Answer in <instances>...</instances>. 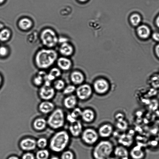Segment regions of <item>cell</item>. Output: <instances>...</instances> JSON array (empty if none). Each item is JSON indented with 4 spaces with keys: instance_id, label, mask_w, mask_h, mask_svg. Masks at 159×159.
I'll list each match as a JSON object with an SVG mask.
<instances>
[{
    "instance_id": "1",
    "label": "cell",
    "mask_w": 159,
    "mask_h": 159,
    "mask_svg": "<svg viewBox=\"0 0 159 159\" xmlns=\"http://www.w3.org/2000/svg\"><path fill=\"white\" fill-rule=\"evenodd\" d=\"M58 57V52L54 48L43 47L38 49L35 53L34 64L39 70H45L53 66Z\"/></svg>"
},
{
    "instance_id": "2",
    "label": "cell",
    "mask_w": 159,
    "mask_h": 159,
    "mask_svg": "<svg viewBox=\"0 0 159 159\" xmlns=\"http://www.w3.org/2000/svg\"><path fill=\"white\" fill-rule=\"evenodd\" d=\"M71 136L68 131L61 129L55 133L49 142L50 149L56 153H61L67 149L71 141Z\"/></svg>"
},
{
    "instance_id": "3",
    "label": "cell",
    "mask_w": 159,
    "mask_h": 159,
    "mask_svg": "<svg viewBox=\"0 0 159 159\" xmlns=\"http://www.w3.org/2000/svg\"><path fill=\"white\" fill-rule=\"evenodd\" d=\"M93 147L91 152L93 159H110L115 147L113 143L108 139L99 140Z\"/></svg>"
},
{
    "instance_id": "4",
    "label": "cell",
    "mask_w": 159,
    "mask_h": 159,
    "mask_svg": "<svg viewBox=\"0 0 159 159\" xmlns=\"http://www.w3.org/2000/svg\"><path fill=\"white\" fill-rule=\"evenodd\" d=\"M47 120L48 125L51 128L59 129L65 125L66 120V116L62 108H57L50 114Z\"/></svg>"
},
{
    "instance_id": "5",
    "label": "cell",
    "mask_w": 159,
    "mask_h": 159,
    "mask_svg": "<svg viewBox=\"0 0 159 159\" xmlns=\"http://www.w3.org/2000/svg\"><path fill=\"white\" fill-rule=\"evenodd\" d=\"M58 38L56 33L53 30L47 28L41 33L39 39L44 47L54 48L58 44Z\"/></svg>"
},
{
    "instance_id": "6",
    "label": "cell",
    "mask_w": 159,
    "mask_h": 159,
    "mask_svg": "<svg viewBox=\"0 0 159 159\" xmlns=\"http://www.w3.org/2000/svg\"><path fill=\"white\" fill-rule=\"evenodd\" d=\"M80 138L82 142L88 146H94L100 139L97 129L92 127L84 128Z\"/></svg>"
},
{
    "instance_id": "7",
    "label": "cell",
    "mask_w": 159,
    "mask_h": 159,
    "mask_svg": "<svg viewBox=\"0 0 159 159\" xmlns=\"http://www.w3.org/2000/svg\"><path fill=\"white\" fill-rule=\"evenodd\" d=\"M56 93L52 83L47 80L39 88L38 91V95L43 101H50L54 97Z\"/></svg>"
},
{
    "instance_id": "8",
    "label": "cell",
    "mask_w": 159,
    "mask_h": 159,
    "mask_svg": "<svg viewBox=\"0 0 159 159\" xmlns=\"http://www.w3.org/2000/svg\"><path fill=\"white\" fill-rule=\"evenodd\" d=\"M76 96L78 100L86 101L91 97L93 90L90 85L87 84L80 85L75 90Z\"/></svg>"
},
{
    "instance_id": "9",
    "label": "cell",
    "mask_w": 159,
    "mask_h": 159,
    "mask_svg": "<svg viewBox=\"0 0 159 159\" xmlns=\"http://www.w3.org/2000/svg\"><path fill=\"white\" fill-rule=\"evenodd\" d=\"M100 138L102 139H108L114 132V128L111 123L105 122L101 124L97 129Z\"/></svg>"
},
{
    "instance_id": "10",
    "label": "cell",
    "mask_w": 159,
    "mask_h": 159,
    "mask_svg": "<svg viewBox=\"0 0 159 159\" xmlns=\"http://www.w3.org/2000/svg\"><path fill=\"white\" fill-rule=\"evenodd\" d=\"M82 121L80 120L69 124L68 131L71 137H80L84 129Z\"/></svg>"
},
{
    "instance_id": "11",
    "label": "cell",
    "mask_w": 159,
    "mask_h": 159,
    "mask_svg": "<svg viewBox=\"0 0 159 159\" xmlns=\"http://www.w3.org/2000/svg\"><path fill=\"white\" fill-rule=\"evenodd\" d=\"M93 89L95 92L99 95H103L106 93L109 89V84L106 80L99 79L94 83Z\"/></svg>"
},
{
    "instance_id": "12",
    "label": "cell",
    "mask_w": 159,
    "mask_h": 159,
    "mask_svg": "<svg viewBox=\"0 0 159 159\" xmlns=\"http://www.w3.org/2000/svg\"><path fill=\"white\" fill-rule=\"evenodd\" d=\"M96 117L95 111L90 107H86L82 109L80 119L86 124H91L95 120Z\"/></svg>"
},
{
    "instance_id": "13",
    "label": "cell",
    "mask_w": 159,
    "mask_h": 159,
    "mask_svg": "<svg viewBox=\"0 0 159 159\" xmlns=\"http://www.w3.org/2000/svg\"><path fill=\"white\" fill-rule=\"evenodd\" d=\"M152 32L147 26L142 25L138 26L136 33L138 38L142 40H146L151 37Z\"/></svg>"
},
{
    "instance_id": "14",
    "label": "cell",
    "mask_w": 159,
    "mask_h": 159,
    "mask_svg": "<svg viewBox=\"0 0 159 159\" xmlns=\"http://www.w3.org/2000/svg\"><path fill=\"white\" fill-rule=\"evenodd\" d=\"M47 75V73L45 70H39L32 78V82L33 85L39 88L42 86L46 80Z\"/></svg>"
},
{
    "instance_id": "15",
    "label": "cell",
    "mask_w": 159,
    "mask_h": 159,
    "mask_svg": "<svg viewBox=\"0 0 159 159\" xmlns=\"http://www.w3.org/2000/svg\"><path fill=\"white\" fill-rule=\"evenodd\" d=\"M19 145L22 150L30 151L34 150L36 147V140L30 138H26L21 140Z\"/></svg>"
},
{
    "instance_id": "16",
    "label": "cell",
    "mask_w": 159,
    "mask_h": 159,
    "mask_svg": "<svg viewBox=\"0 0 159 159\" xmlns=\"http://www.w3.org/2000/svg\"><path fill=\"white\" fill-rule=\"evenodd\" d=\"M78 100L75 95H67L63 100V106L66 109L71 111L77 106Z\"/></svg>"
},
{
    "instance_id": "17",
    "label": "cell",
    "mask_w": 159,
    "mask_h": 159,
    "mask_svg": "<svg viewBox=\"0 0 159 159\" xmlns=\"http://www.w3.org/2000/svg\"><path fill=\"white\" fill-rule=\"evenodd\" d=\"M56 63L61 71H67L71 68L72 63L71 60L67 57L61 56L58 57Z\"/></svg>"
},
{
    "instance_id": "18",
    "label": "cell",
    "mask_w": 159,
    "mask_h": 159,
    "mask_svg": "<svg viewBox=\"0 0 159 159\" xmlns=\"http://www.w3.org/2000/svg\"><path fill=\"white\" fill-rule=\"evenodd\" d=\"M55 107L54 104L50 101H43L38 106L40 112L45 114L51 113L55 109Z\"/></svg>"
},
{
    "instance_id": "19",
    "label": "cell",
    "mask_w": 159,
    "mask_h": 159,
    "mask_svg": "<svg viewBox=\"0 0 159 159\" xmlns=\"http://www.w3.org/2000/svg\"><path fill=\"white\" fill-rule=\"evenodd\" d=\"M58 52L62 56L67 57L71 55L73 52L74 49L72 46L68 42L60 44Z\"/></svg>"
},
{
    "instance_id": "20",
    "label": "cell",
    "mask_w": 159,
    "mask_h": 159,
    "mask_svg": "<svg viewBox=\"0 0 159 159\" xmlns=\"http://www.w3.org/2000/svg\"><path fill=\"white\" fill-rule=\"evenodd\" d=\"M47 73L46 80L51 82L59 78L61 75V71L57 67L52 66Z\"/></svg>"
},
{
    "instance_id": "21",
    "label": "cell",
    "mask_w": 159,
    "mask_h": 159,
    "mask_svg": "<svg viewBox=\"0 0 159 159\" xmlns=\"http://www.w3.org/2000/svg\"><path fill=\"white\" fill-rule=\"evenodd\" d=\"M113 155L118 159H127L128 153L125 147L119 145L115 146Z\"/></svg>"
},
{
    "instance_id": "22",
    "label": "cell",
    "mask_w": 159,
    "mask_h": 159,
    "mask_svg": "<svg viewBox=\"0 0 159 159\" xmlns=\"http://www.w3.org/2000/svg\"><path fill=\"white\" fill-rule=\"evenodd\" d=\"M48 125L47 120L45 119L39 117L36 119L33 123L34 128L36 130L40 131L45 129Z\"/></svg>"
},
{
    "instance_id": "23",
    "label": "cell",
    "mask_w": 159,
    "mask_h": 159,
    "mask_svg": "<svg viewBox=\"0 0 159 159\" xmlns=\"http://www.w3.org/2000/svg\"><path fill=\"white\" fill-rule=\"evenodd\" d=\"M70 79L74 84H81L84 81V77L82 73L78 71L73 72L70 75Z\"/></svg>"
},
{
    "instance_id": "24",
    "label": "cell",
    "mask_w": 159,
    "mask_h": 159,
    "mask_svg": "<svg viewBox=\"0 0 159 159\" xmlns=\"http://www.w3.org/2000/svg\"><path fill=\"white\" fill-rule=\"evenodd\" d=\"M148 81L151 88L159 89V72L152 73L150 76Z\"/></svg>"
},
{
    "instance_id": "25",
    "label": "cell",
    "mask_w": 159,
    "mask_h": 159,
    "mask_svg": "<svg viewBox=\"0 0 159 159\" xmlns=\"http://www.w3.org/2000/svg\"><path fill=\"white\" fill-rule=\"evenodd\" d=\"M11 37V33L8 29L3 28L0 30V42L5 43L8 41Z\"/></svg>"
},
{
    "instance_id": "26",
    "label": "cell",
    "mask_w": 159,
    "mask_h": 159,
    "mask_svg": "<svg viewBox=\"0 0 159 159\" xmlns=\"http://www.w3.org/2000/svg\"><path fill=\"white\" fill-rule=\"evenodd\" d=\"M31 21L28 18L21 19L19 22V26L22 30H26L30 29L32 26Z\"/></svg>"
},
{
    "instance_id": "27",
    "label": "cell",
    "mask_w": 159,
    "mask_h": 159,
    "mask_svg": "<svg viewBox=\"0 0 159 159\" xmlns=\"http://www.w3.org/2000/svg\"><path fill=\"white\" fill-rule=\"evenodd\" d=\"M52 85L56 91H62L65 87V84L63 80L58 78L52 82Z\"/></svg>"
},
{
    "instance_id": "28",
    "label": "cell",
    "mask_w": 159,
    "mask_h": 159,
    "mask_svg": "<svg viewBox=\"0 0 159 159\" xmlns=\"http://www.w3.org/2000/svg\"><path fill=\"white\" fill-rule=\"evenodd\" d=\"M60 159H76V156L72 150L67 149L61 153Z\"/></svg>"
},
{
    "instance_id": "29",
    "label": "cell",
    "mask_w": 159,
    "mask_h": 159,
    "mask_svg": "<svg viewBox=\"0 0 159 159\" xmlns=\"http://www.w3.org/2000/svg\"><path fill=\"white\" fill-rule=\"evenodd\" d=\"M10 53L9 47L6 45H0V58L4 59L7 57Z\"/></svg>"
},
{
    "instance_id": "30",
    "label": "cell",
    "mask_w": 159,
    "mask_h": 159,
    "mask_svg": "<svg viewBox=\"0 0 159 159\" xmlns=\"http://www.w3.org/2000/svg\"><path fill=\"white\" fill-rule=\"evenodd\" d=\"M49 156V151L45 149H40L36 154V159H48Z\"/></svg>"
},
{
    "instance_id": "31",
    "label": "cell",
    "mask_w": 159,
    "mask_h": 159,
    "mask_svg": "<svg viewBox=\"0 0 159 159\" xmlns=\"http://www.w3.org/2000/svg\"><path fill=\"white\" fill-rule=\"evenodd\" d=\"M130 21L131 24L134 26H138L141 21V16L138 14H133L130 16Z\"/></svg>"
},
{
    "instance_id": "32",
    "label": "cell",
    "mask_w": 159,
    "mask_h": 159,
    "mask_svg": "<svg viewBox=\"0 0 159 159\" xmlns=\"http://www.w3.org/2000/svg\"><path fill=\"white\" fill-rule=\"evenodd\" d=\"M82 109L77 106L70 111V116L76 120L80 119Z\"/></svg>"
},
{
    "instance_id": "33",
    "label": "cell",
    "mask_w": 159,
    "mask_h": 159,
    "mask_svg": "<svg viewBox=\"0 0 159 159\" xmlns=\"http://www.w3.org/2000/svg\"><path fill=\"white\" fill-rule=\"evenodd\" d=\"M76 88L73 85H69L65 86L62 90L64 94L67 96L72 94V93L75 91Z\"/></svg>"
},
{
    "instance_id": "34",
    "label": "cell",
    "mask_w": 159,
    "mask_h": 159,
    "mask_svg": "<svg viewBox=\"0 0 159 159\" xmlns=\"http://www.w3.org/2000/svg\"><path fill=\"white\" fill-rule=\"evenodd\" d=\"M48 144V141L45 138H40L36 140L37 146L41 149H45Z\"/></svg>"
},
{
    "instance_id": "35",
    "label": "cell",
    "mask_w": 159,
    "mask_h": 159,
    "mask_svg": "<svg viewBox=\"0 0 159 159\" xmlns=\"http://www.w3.org/2000/svg\"><path fill=\"white\" fill-rule=\"evenodd\" d=\"M130 155L133 159H142L143 157V152L140 150H133L130 152Z\"/></svg>"
},
{
    "instance_id": "36",
    "label": "cell",
    "mask_w": 159,
    "mask_h": 159,
    "mask_svg": "<svg viewBox=\"0 0 159 159\" xmlns=\"http://www.w3.org/2000/svg\"><path fill=\"white\" fill-rule=\"evenodd\" d=\"M151 38L156 43H159V32L156 31L152 33Z\"/></svg>"
},
{
    "instance_id": "37",
    "label": "cell",
    "mask_w": 159,
    "mask_h": 159,
    "mask_svg": "<svg viewBox=\"0 0 159 159\" xmlns=\"http://www.w3.org/2000/svg\"><path fill=\"white\" fill-rule=\"evenodd\" d=\"M153 52L156 57L159 60V43H156L154 46Z\"/></svg>"
},
{
    "instance_id": "38",
    "label": "cell",
    "mask_w": 159,
    "mask_h": 159,
    "mask_svg": "<svg viewBox=\"0 0 159 159\" xmlns=\"http://www.w3.org/2000/svg\"><path fill=\"white\" fill-rule=\"evenodd\" d=\"M22 159H35V157L32 153L27 152L23 155Z\"/></svg>"
},
{
    "instance_id": "39",
    "label": "cell",
    "mask_w": 159,
    "mask_h": 159,
    "mask_svg": "<svg viewBox=\"0 0 159 159\" xmlns=\"http://www.w3.org/2000/svg\"><path fill=\"white\" fill-rule=\"evenodd\" d=\"M3 78L2 75L0 72V89L1 88L3 83Z\"/></svg>"
},
{
    "instance_id": "40",
    "label": "cell",
    "mask_w": 159,
    "mask_h": 159,
    "mask_svg": "<svg viewBox=\"0 0 159 159\" xmlns=\"http://www.w3.org/2000/svg\"><path fill=\"white\" fill-rule=\"evenodd\" d=\"M155 23L156 26L159 28V15L156 18Z\"/></svg>"
},
{
    "instance_id": "41",
    "label": "cell",
    "mask_w": 159,
    "mask_h": 159,
    "mask_svg": "<svg viewBox=\"0 0 159 159\" xmlns=\"http://www.w3.org/2000/svg\"><path fill=\"white\" fill-rule=\"evenodd\" d=\"M8 159H19V158L17 157L12 156L9 157Z\"/></svg>"
},
{
    "instance_id": "42",
    "label": "cell",
    "mask_w": 159,
    "mask_h": 159,
    "mask_svg": "<svg viewBox=\"0 0 159 159\" xmlns=\"http://www.w3.org/2000/svg\"><path fill=\"white\" fill-rule=\"evenodd\" d=\"M4 28V25L2 23L0 22V30Z\"/></svg>"
},
{
    "instance_id": "43",
    "label": "cell",
    "mask_w": 159,
    "mask_h": 159,
    "mask_svg": "<svg viewBox=\"0 0 159 159\" xmlns=\"http://www.w3.org/2000/svg\"><path fill=\"white\" fill-rule=\"evenodd\" d=\"M4 1L5 0H0V4L3 3Z\"/></svg>"
},
{
    "instance_id": "44",
    "label": "cell",
    "mask_w": 159,
    "mask_h": 159,
    "mask_svg": "<svg viewBox=\"0 0 159 159\" xmlns=\"http://www.w3.org/2000/svg\"><path fill=\"white\" fill-rule=\"evenodd\" d=\"M51 159H59V158L57 157H52Z\"/></svg>"
},
{
    "instance_id": "45",
    "label": "cell",
    "mask_w": 159,
    "mask_h": 159,
    "mask_svg": "<svg viewBox=\"0 0 159 159\" xmlns=\"http://www.w3.org/2000/svg\"><path fill=\"white\" fill-rule=\"evenodd\" d=\"M79 0L81 2H85V1H86L87 0Z\"/></svg>"
}]
</instances>
